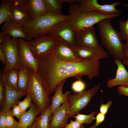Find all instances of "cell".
<instances>
[{
	"mask_svg": "<svg viewBox=\"0 0 128 128\" xmlns=\"http://www.w3.org/2000/svg\"><path fill=\"white\" fill-rule=\"evenodd\" d=\"M52 51L38 59V72L49 95L63 81L70 78L63 62Z\"/></svg>",
	"mask_w": 128,
	"mask_h": 128,
	"instance_id": "obj_1",
	"label": "cell"
},
{
	"mask_svg": "<svg viewBox=\"0 0 128 128\" xmlns=\"http://www.w3.org/2000/svg\"><path fill=\"white\" fill-rule=\"evenodd\" d=\"M98 25L102 45L114 59L122 62L125 57L124 44L119 32L113 26L110 19L103 20Z\"/></svg>",
	"mask_w": 128,
	"mask_h": 128,
	"instance_id": "obj_2",
	"label": "cell"
},
{
	"mask_svg": "<svg viewBox=\"0 0 128 128\" xmlns=\"http://www.w3.org/2000/svg\"><path fill=\"white\" fill-rule=\"evenodd\" d=\"M68 15H59L50 12L22 25L26 34L27 40L48 35L53 28L58 23L69 19Z\"/></svg>",
	"mask_w": 128,
	"mask_h": 128,
	"instance_id": "obj_3",
	"label": "cell"
},
{
	"mask_svg": "<svg viewBox=\"0 0 128 128\" xmlns=\"http://www.w3.org/2000/svg\"><path fill=\"white\" fill-rule=\"evenodd\" d=\"M68 12V20L76 31L93 26L103 20L116 18L121 14H105L95 11H82L79 9L77 4L70 5Z\"/></svg>",
	"mask_w": 128,
	"mask_h": 128,
	"instance_id": "obj_4",
	"label": "cell"
},
{
	"mask_svg": "<svg viewBox=\"0 0 128 128\" xmlns=\"http://www.w3.org/2000/svg\"><path fill=\"white\" fill-rule=\"evenodd\" d=\"M27 69L29 77L27 93L30 95L35 104L42 113L50 105L49 95L45 89L39 73L35 72Z\"/></svg>",
	"mask_w": 128,
	"mask_h": 128,
	"instance_id": "obj_5",
	"label": "cell"
},
{
	"mask_svg": "<svg viewBox=\"0 0 128 128\" xmlns=\"http://www.w3.org/2000/svg\"><path fill=\"white\" fill-rule=\"evenodd\" d=\"M63 62L70 77H74L80 79L86 76L92 79L99 75L100 65L99 60L80 59L75 62Z\"/></svg>",
	"mask_w": 128,
	"mask_h": 128,
	"instance_id": "obj_6",
	"label": "cell"
},
{
	"mask_svg": "<svg viewBox=\"0 0 128 128\" xmlns=\"http://www.w3.org/2000/svg\"><path fill=\"white\" fill-rule=\"evenodd\" d=\"M100 86L99 84L88 90L69 95L68 100L69 105V118L79 113L87 107L92 97L97 92Z\"/></svg>",
	"mask_w": 128,
	"mask_h": 128,
	"instance_id": "obj_7",
	"label": "cell"
},
{
	"mask_svg": "<svg viewBox=\"0 0 128 128\" xmlns=\"http://www.w3.org/2000/svg\"><path fill=\"white\" fill-rule=\"evenodd\" d=\"M25 40L34 56L38 60L51 51L59 42L49 35Z\"/></svg>",
	"mask_w": 128,
	"mask_h": 128,
	"instance_id": "obj_8",
	"label": "cell"
},
{
	"mask_svg": "<svg viewBox=\"0 0 128 128\" xmlns=\"http://www.w3.org/2000/svg\"><path fill=\"white\" fill-rule=\"evenodd\" d=\"M75 33L74 28L68 19L58 23L48 35L72 47L76 46Z\"/></svg>",
	"mask_w": 128,
	"mask_h": 128,
	"instance_id": "obj_9",
	"label": "cell"
},
{
	"mask_svg": "<svg viewBox=\"0 0 128 128\" xmlns=\"http://www.w3.org/2000/svg\"><path fill=\"white\" fill-rule=\"evenodd\" d=\"M18 40L13 39L7 35L5 41L0 44V49L7 60L6 66H4L3 70H8L13 68L18 69L22 65L18 55Z\"/></svg>",
	"mask_w": 128,
	"mask_h": 128,
	"instance_id": "obj_10",
	"label": "cell"
},
{
	"mask_svg": "<svg viewBox=\"0 0 128 128\" xmlns=\"http://www.w3.org/2000/svg\"><path fill=\"white\" fill-rule=\"evenodd\" d=\"M78 7L81 11L87 12L95 11L105 14L122 13L121 11L117 9L116 7L120 5H124L119 1H116L110 4L101 5L97 0H77Z\"/></svg>",
	"mask_w": 128,
	"mask_h": 128,
	"instance_id": "obj_11",
	"label": "cell"
},
{
	"mask_svg": "<svg viewBox=\"0 0 128 128\" xmlns=\"http://www.w3.org/2000/svg\"><path fill=\"white\" fill-rule=\"evenodd\" d=\"M76 46L104 50L96 37L94 26L76 31Z\"/></svg>",
	"mask_w": 128,
	"mask_h": 128,
	"instance_id": "obj_12",
	"label": "cell"
},
{
	"mask_svg": "<svg viewBox=\"0 0 128 128\" xmlns=\"http://www.w3.org/2000/svg\"><path fill=\"white\" fill-rule=\"evenodd\" d=\"M18 52L22 65L35 72H38V60L35 57L25 40L22 38L18 39Z\"/></svg>",
	"mask_w": 128,
	"mask_h": 128,
	"instance_id": "obj_13",
	"label": "cell"
},
{
	"mask_svg": "<svg viewBox=\"0 0 128 128\" xmlns=\"http://www.w3.org/2000/svg\"><path fill=\"white\" fill-rule=\"evenodd\" d=\"M69 108L68 101L56 109L53 113L49 128H65L69 118Z\"/></svg>",
	"mask_w": 128,
	"mask_h": 128,
	"instance_id": "obj_14",
	"label": "cell"
},
{
	"mask_svg": "<svg viewBox=\"0 0 128 128\" xmlns=\"http://www.w3.org/2000/svg\"><path fill=\"white\" fill-rule=\"evenodd\" d=\"M52 51L56 57L63 62H74L80 59L71 47L62 42L59 41Z\"/></svg>",
	"mask_w": 128,
	"mask_h": 128,
	"instance_id": "obj_15",
	"label": "cell"
},
{
	"mask_svg": "<svg viewBox=\"0 0 128 128\" xmlns=\"http://www.w3.org/2000/svg\"><path fill=\"white\" fill-rule=\"evenodd\" d=\"M71 47L79 59L100 60L106 59L109 56L108 53L104 50H101L91 47L76 46Z\"/></svg>",
	"mask_w": 128,
	"mask_h": 128,
	"instance_id": "obj_16",
	"label": "cell"
},
{
	"mask_svg": "<svg viewBox=\"0 0 128 128\" xmlns=\"http://www.w3.org/2000/svg\"><path fill=\"white\" fill-rule=\"evenodd\" d=\"M32 20L45 14L47 12L43 0H20Z\"/></svg>",
	"mask_w": 128,
	"mask_h": 128,
	"instance_id": "obj_17",
	"label": "cell"
},
{
	"mask_svg": "<svg viewBox=\"0 0 128 128\" xmlns=\"http://www.w3.org/2000/svg\"><path fill=\"white\" fill-rule=\"evenodd\" d=\"M114 62L117 67L115 77L107 81V85L109 88L117 86L128 87V72L124 64L120 60L114 59Z\"/></svg>",
	"mask_w": 128,
	"mask_h": 128,
	"instance_id": "obj_18",
	"label": "cell"
},
{
	"mask_svg": "<svg viewBox=\"0 0 128 128\" xmlns=\"http://www.w3.org/2000/svg\"><path fill=\"white\" fill-rule=\"evenodd\" d=\"M12 21L22 25L32 20L21 3L20 0H10Z\"/></svg>",
	"mask_w": 128,
	"mask_h": 128,
	"instance_id": "obj_19",
	"label": "cell"
},
{
	"mask_svg": "<svg viewBox=\"0 0 128 128\" xmlns=\"http://www.w3.org/2000/svg\"><path fill=\"white\" fill-rule=\"evenodd\" d=\"M66 80L63 81L57 87L54 95L51 98V104L50 105L49 119L51 120L54 111L61 105L67 102L71 92L66 91L64 93L62 91L63 87Z\"/></svg>",
	"mask_w": 128,
	"mask_h": 128,
	"instance_id": "obj_20",
	"label": "cell"
},
{
	"mask_svg": "<svg viewBox=\"0 0 128 128\" xmlns=\"http://www.w3.org/2000/svg\"><path fill=\"white\" fill-rule=\"evenodd\" d=\"M5 92L4 102L1 106V110L6 111L10 110L13 106L17 104L19 99L23 96L26 95L27 91H21L14 90L5 84Z\"/></svg>",
	"mask_w": 128,
	"mask_h": 128,
	"instance_id": "obj_21",
	"label": "cell"
},
{
	"mask_svg": "<svg viewBox=\"0 0 128 128\" xmlns=\"http://www.w3.org/2000/svg\"><path fill=\"white\" fill-rule=\"evenodd\" d=\"M1 31L13 39L22 38L27 40L22 25L13 21L5 23L1 27Z\"/></svg>",
	"mask_w": 128,
	"mask_h": 128,
	"instance_id": "obj_22",
	"label": "cell"
},
{
	"mask_svg": "<svg viewBox=\"0 0 128 128\" xmlns=\"http://www.w3.org/2000/svg\"><path fill=\"white\" fill-rule=\"evenodd\" d=\"M41 113V111L35 104H32L29 110L24 112L19 120L18 128H28L35 121L37 116Z\"/></svg>",
	"mask_w": 128,
	"mask_h": 128,
	"instance_id": "obj_23",
	"label": "cell"
},
{
	"mask_svg": "<svg viewBox=\"0 0 128 128\" xmlns=\"http://www.w3.org/2000/svg\"><path fill=\"white\" fill-rule=\"evenodd\" d=\"M18 70L13 68L8 70H1L2 78L4 83L12 89L18 90Z\"/></svg>",
	"mask_w": 128,
	"mask_h": 128,
	"instance_id": "obj_24",
	"label": "cell"
},
{
	"mask_svg": "<svg viewBox=\"0 0 128 128\" xmlns=\"http://www.w3.org/2000/svg\"><path fill=\"white\" fill-rule=\"evenodd\" d=\"M18 70V90L21 91H26L29 80L27 68L22 65Z\"/></svg>",
	"mask_w": 128,
	"mask_h": 128,
	"instance_id": "obj_25",
	"label": "cell"
},
{
	"mask_svg": "<svg viewBox=\"0 0 128 128\" xmlns=\"http://www.w3.org/2000/svg\"><path fill=\"white\" fill-rule=\"evenodd\" d=\"M12 21L10 0H2L0 6V25Z\"/></svg>",
	"mask_w": 128,
	"mask_h": 128,
	"instance_id": "obj_26",
	"label": "cell"
},
{
	"mask_svg": "<svg viewBox=\"0 0 128 128\" xmlns=\"http://www.w3.org/2000/svg\"><path fill=\"white\" fill-rule=\"evenodd\" d=\"M50 105L40 115L36 117L32 125L33 128H49L50 120L49 119Z\"/></svg>",
	"mask_w": 128,
	"mask_h": 128,
	"instance_id": "obj_27",
	"label": "cell"
},
{
	"mask_svg": "<svg viewBox=\"0 0 128 128\" xmlns=\"http://www.w3.org/2000/svg\"><path fill=\"white\" fill-rule=\"evenodd\" d=\"M47 12L60 15L63 0H43Z\"/></svg>",
	"mask_w": 128,
	"mask_h": 128,
	"instance_id": "obj_28",
	"label": "cell"
},
{
	"mask_svg": "<svg viewBox=\"0 0 128 128\" xmlns=\"http://www.w3.org/2000/svg\"><path fill=\"white\" fill-rule=\"evenodd\" d=\"M96 112H92L89 114L86 115L79 113L73 116V117L82 124H89L96 119L94 116Z\"/></svg>",
	"mask_w": 128,
	"mask_h": 128,
	"instance_id": "obj_29",
	"label": "cell"
},
{
	"mask_svg": "<svg viewBox=\"0 0 128 128\" xmlns=\"http://www.w3.org/2000/svg\"><path fill=\"white\" fill-rule=\"evenodd\" d=\"M124 6L128 7V4H125ZM118 22L120 30L119 32L122 39L126 40L128 39V18L125 21L119 20Z\"/></svg>",
	"mask_w": 128,
	"mask_h": 128,
	"instance_id": "obj_30",
	"label": "cell"
},
{
	"mask_svg": "<svg viewBox=\"0 0 128 128\" xmlns=\"http://www.w3.org/2000/svg\"><path fill=\"white\" fill-rule=\"evenodd\" d=\"M5 124L7 128H18L19 126V122H17L15 120L10 110L6 112Z\"/></svg>",
	"mask_w": 128,
	"mask_h": 128,
	"instance_id": "obj_31",
	"label": "cell"
},
{
	"mask_svg": "<svg viewBox=\"0 0 128 128\" xmlns=\"http://www.w3.org/2000/svg\"><path fill=\"white\" fill-rule=\"evenodd\" d=\"M26 96V97L23 100L21 101H19L17 103V105L23 113L25 112L28 108H30L32 105V100L31 95L27 93Z\"/></svg>",
	"mask_w": 128,
	"mask_h": 128,
	"instance_id": "obj_32",
	"label": "cell"
},
{
	"mask_svg": "<svg viewBox=\"0 0 128 128\" xmlns=\"http://www.w3.org/2000/svg\"><path fill=\"white\" fill-rule=\"evenodd\" d=\"M86 87L85 83L81 79H80L72 83L71 88L73 91L78 93L84 91Z\"/></svg>",
	"mask_w": 128,
	"mask_h": 128,
	"instance_id": "obj_33",
	"label": "cell"
},
{
	"mask_svg": "<svg viewBox=\"0 0 128 128\" xmlns=\"http://www.w3.org/2000/svg\"><path fill=\"white\" fill-rule=\"evenodd\" d=\"M5 84L2 79V75H0V105L1 106L3 103L5 98Z\"/></svg>",
	"mask_w": 128,
	"mask_h": 128,
	"instance_id": "obj_34",
	"label": "cell"
},
{
	"mask_svg": "<svg viewBox=\"0 0 128 128\" xmlns=\"http://www.w3.org/2000/svg\"><path fill=\"white\" fill-rule=\"evenodd\" d=\"M96 121L95 124L93 126L90 127L89 128H96L105 120V115L100 112H99L96 115Z\"/></svg>",
	"mask_w": 128,
	"mask_h": 128,
	"instance_id": "obj_35",
	"label": "cell"
},
{
	"mask_svg": "<svg viewBox=\"0 0 128 128\" xmlns=\"http://www.w3.org/2000/svg\"><path fill=\"white\" fill-rule=\"evenodd\" d=\"M11 111L12 115L17 117L19 120L23 113L17 104L14 105L12 107Z\"/></svg>",
	"mask_w": 128,
	"mask_h": 128,
	"instance_id": "obj_36",
	"label": "cell"
},
{
	"mask_svg": "<svg viewBox=\"0 0 128 128\" xmlns=\"http://www.w3.org/2000/svg\"><path fill=\"white\" fill-rule=\"evenodd\" d=\"M113 103L111 101H109L105 104L102 103L100 105L99 108L100 112L105 115L106 114Z\"/></svg>",
	"mask_w": 128,
	"mask_h": 128,
	"instance_id": "obj_37",
	"label": "cell"
},
{
	"mask_svg": "<svg viewBox=\"0 0 128 128\" xmlns=\"http://www.w3.org/2000/svg\"><path fill=\"white\" fill-rule=\"evenodd\" d=\"M7 111L0 110V128H6L5 121Z\"/></svg>",
	"mask_w": 128,
	"mask_h": 128,
	"instance_id": "obj_38",
	"label": "cell"
},
{
	"mask_svg": "<svg viewBox=\"0 0 128 128\" xmlns=\"http://www.w3.org/2000/svg\"><path fill=\"white\" fill-rule=\"evenodd\" d=\"M83 124L77 120H71L70 123L67 124L65 128H81Z\"/></svg>",
	"mask_w": 128,
	"mask_h": 128,
	"instance_id": "obj_39",
	"label": "cell"
},
{
	"mask_svg": "<svg viewBox=\"0 0 128 128\" xmlns=\"http://www.w3.org/2000/svg\"><path fill=\"white\" fill-rule=\"evenodd\" d=\"M117 90L118 93L128 97V87H125L122 86H118Z\"/></svg>",
	"mask_w": 128,
	"mask_h": 128,
	"instance_id": "obj_40",
	"label": "cell"
},
{
	"mask_svg": "<svg viewBox=\"0 0 128 128\" xmlns=\"http://www.w3.org/2000/svg\"><path fill=\"white\" fill-rule=\"evenodd\" d=\"M0 60L4 66L5 67L7 64V59L0 49Z\"/></svg>",
	"mask_w": 128,
	"mask_h": 128,
	"instance_id": "obj_41",
	"label": "cell"
},
{
	"mask_svg": "<svg viewBox=\"0 0 128 128\" xmlns=\"http://www.w3.org/2000/svg\"><path fill=\"white\" fill-rule=\"evenodd\" d=\"M7 35L1 32H0V44L3 43L5 41Z\"/></svg>",
	"mask_w": 128,
	"mask_h": 128,
	"instance_id": "obj_42",
	"label": "cell"
},
{
	"mask_svg": "<svg viewBox=\"0 0 128 128\" xmlns=\"http://www.w3.org/2000/svg\"><path fill=\"white\" fill-rule=\"evenodd\" d=\"M126 40V43L124 44L125 56H128V39Z\"/></svg>",
	"mask_w": 128,
	"mask_h": 128,
	"instance_id": "obj_43",
	"label": "cell"
},
{
	"mask_svg": "<svg viewBox=\"0 0 128 128\" xmlns=\"http://www.w3.org/2000/svg\"><path fill=\"white\" fill-rule=\"evenodd\" d=\"M122 63L128 67V56H125Z\"/></svg>",
	"mask_w": 128,
	"mask_h": 128,
	"instance_id": "obj_44",
	"label": "cell"
},
{
	"mask_svg": "<svg viewBox=\"0 0 128 128\" xmlns=\"http://www.w3.org/2000/svg\"><path fill=\"white\" fill-rule=\"evenodd\" d=\"M77 0H63V2L72 4L75 2H77Z\"/></svg>",
	"mask_w": 128,
	"mask_h": 128,
	"instance_id": "obj_45",
	"label": "cell"
},
{
	"mask_svg": "<svg viewBox=\"0 0 128 128\" xmlns=\"http://www.w3.org/2000/svg\"><path fill=\"white\" fill-rule=\"evenodd\" d=\"M83 124L82 125L81 127V128H84V126L83 125Z\"/></svg>",
	"mask_w": 128,
	"mask_h": 128,
	"instance_id": "obj_46",
	"label": "cell"
},
{
	"mask_svg": "<svg viewBox=\"0 0 128 128\" xmlns=\"http://www.w3.org/2000/svg\"><path fill=\"white\" fill-rule=\"evenodd\" d=\"M28 128H33L32 125Z\"/></svg>",
	"mask_w": 128,
	"mask_h": 128,
	"instance_id": "obj_47",
	"label": "cell"
},
{
	"mask_svg": "<svg viewBox=\"0 0 128 128\" xmlns=\"http://www.w3.org/2000/svg\"></svg>",
	"mask_w": 128,
	"mask_h": 128,
	"instance_id": "obj_48",
	"label": "cell"
}]
</instances>
